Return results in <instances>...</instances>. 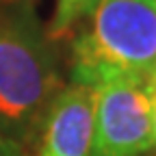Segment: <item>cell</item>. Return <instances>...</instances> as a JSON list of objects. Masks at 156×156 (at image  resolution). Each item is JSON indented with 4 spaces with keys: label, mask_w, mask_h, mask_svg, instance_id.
I'll return each instance as SVG.
<instances>
[{
    "label": "cell",
    "mask_w": 156,
    "mask_h": 156,
    "mask_svg": "<svg viewBox=\"0 0 156 156\" xmlns=\"http://www.w3.org/2000/svg\"><path fill=\"white\" fill-rule=\"evenodd\" d=\"M35 0H0V128L28 145L63 89Z\"/></svg>",
    "instance_id": "obj_1"
},
{
    "label": "cell",
    "mask_w": 156,
    "mask_h": 156,
    "mask_svg": "<svg viewBox=\"0 0 156 156\" xmlns=\"http://www.w3.org/2000/svg\"><path fill=\"white\" fill-rule=\"evenodd\" d=\"M72 41V83L102 87L156 74V0H95Z\"/></svg>",
    "instance_id": "obj_2"
},
{
    "label": "cell",
    "mask_w": 156,
    "mask_h": 156,
    "mask_svg": "<svg viewBox=\"0 0 156 156\" xmlns=\"http://www.w3.org/2000/svg\"><path fill=\"white\" fill-rule=\"evenodd\" d=\"M95 91L91 156H147L156 145L147 87L134 80H111Z\"/></svg>",
    "instance_id": "obj_3"
},
{
    "label": "cell",
    "mask_w": 156,
    "mask_h": 156,
    "mask_svg": "<svg viewBox=\"0 0 156 156\" xmlns=\"http://www.w3.org/2000/svg\"><path fill=\"white\" fill-rule=\"evenodd\" d=\"M95 98L98 91L80 83L58 91L39 130L37 156H91Z\"/></svg>",
    "instance_id": "obj_4"
},
{
    "label": "cell",
    "mask_w": 156,
    "mask_h": 156,
    "mask_svg": "<svg viewBox=\"0 0 156 156\" xmlns=\"http://www.w3.org/2000/svg\"><path fill=\"white\" fill-rule=\"evenodd\" d=\"M95 0H56V9L52 15V24H50V39L63 37L67 35L80 20L89 13Z\"/></svg>",
    "instance_id": "obj_5"
},
{
    "label": "cell",
    "mask_w": 156,
    "mask_h": 156,
    "mask_svg": "<svg viewBox=\"0 0 156 156\" xmlns=\"http://www.w3.org/2000/svg\"><path fill=\"white\" fill-rule=\"evenodd\" d=\"M0 156H28V154H26V145L11 139V136L0 128Z\"/></svg>",
    "instance_id": "obj_6"
},
{
    "label": "cell",
    "mask_w": 156,
    "mask_h": 156,
    "mask_svg": "<svg viewBox=\"0 0 156 156\" xmlns=\"http://www.w3.org/2000/svg\"><path fill=\"white\" fill-rule=\"evenodd\" d=\"M152 98V115H154V141H156V89H147Z\"/></svg>",
    "instance_id": "obj_7"
},
{
    "label": "cell",
    "mask_w": 156,
    "mask_h": 156,
    "mask_svg": "<svg viewBox=\"0 0 156 156\" xmlns=\"http://www.w3.org/2000/svg\"><path fill=\"white\" fill-rule=\"evenodd\" d=\"M147 89H156V74L152 76V80L147 83Z\"/></svg>",
    "instance_id": "obj_8"
}]
</instances>
